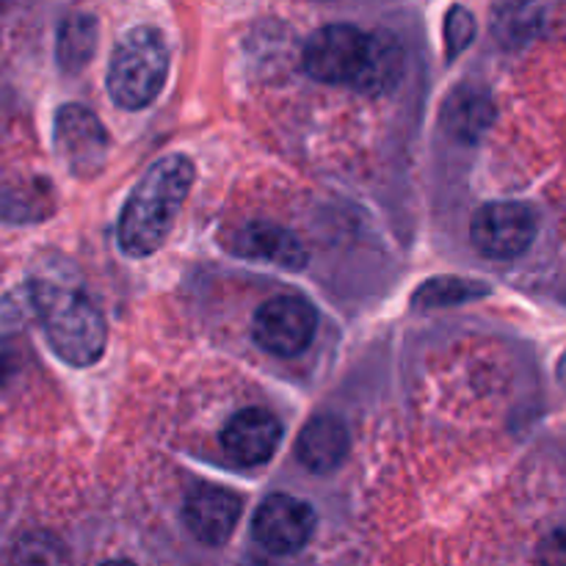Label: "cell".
Wrapping results in <instances>:
<instances>
[{
  "mask_svg": "<svg viewBox=\"0 0 566 566\" xmlns=\"http://www.w3.org/2000/svg\"><path fill=\"white\" fill-rule=\"evenodd\" d=\"M191 186L193 164L186 155H164L155 160L122 208L116 227L122 252L130 258H149L158 252Z\"/></svg>",
  "mask_w": 566,
  "mask_h": 566,
  "instance_id": "cell-1",
  "label": "cell"
},
{
  "mask_svg": "<svg viewBox=\"0 0 566 566\" xmlns=\"http://www.w3.org/2000/svg\"><path fill=\"white\" fill-rule=\"evenodd\" d=\"M33 307H36L48 343L64 363L75 368L94 365L105 352L108 329L99 310L77 291L59 285L33 287Z\"/></svg>",
  "mask_w": 566,
  "mask_h": 566,
  "instance_id": "cell-2",
  "label": "cell"
},
{
  "mask_svg": "<svg viewBox=\"0 0 566 566\" xmlns=\"http://www.w3.org/2000/svg\"><path fill=\"white\" fill-rule=\"evenodd\" d=\"M169 77V42L153 25H138L122 33L111 53L108 86L111 99L125 111H142L153 103Z\"/></svg>",
  "mask_w": 566,
  "mask_h": 566,
  "instance_id": "cell-3",
  "label": "cell"
},
{
  "mask_svg": "<svg viewBox=\"0 0 566 566\" xmlns=\"http://www.w3.org/2000/svg\"><path fill=\"white\" fill-rule=\"evenodd\" d=\"M368 39L348 22H335L310 36L304 48V70L321 83H352L363 72L368 59Z\"/></svg>",
  "mask_w": 566,
  "mask_h": 566,
  "instance_id": "cell-4",
  "label": "cell"
},
{
  "mask_svg": "<svg viewBox=\"0 0 566 566\" xmlns=\"http://www.w3.org/2000/svg\"><path fill=\"white\" fill-rule=\"evenodd\" d=\"M318 315L302 296H274L254 315V340L276 357H296L313 343Z\"/></svg>",
  "mask_w": 566,
  "mask_h": 566,
  "instance_id": "cell-5",
  "label": "cell"
},
{
  "mask_svg": "<svg viewBox=\"0 0 566 566\" xmlns=\"http://www.w3.org/2000/svg\"><path fill=\"white\" fill-rule=\"evenodd\" d=\"M470 238L486 258H520L536 238V216L528 205L492 202L473 216Z\"/></svg>",
  "mask_w": 566,
  "mask_h": 566,
  "instance_id": "cell-6",
  "label": "cell"
},
{
  "mask_svg": "<svg viewBox=\"0 0 566 566\" xmlns=\"http://www.w3.org/2000/svg\"><path fill=\"white\" fill-rule=\"evenodd\" d=\"M108 133L83 105H61L55 114V149L75 177H94L108 160Z\"/></svg>",
  "mask_w": 566,
  "mask_h": 566,
  "instance_id": "cell-7",
  "label": "cell"
},
{
  "mask_svg": "<svg viewBox=\"0 0 566 566\" xmlns=\"http://www.w3.org/2000/svg\"><path fill=\"white\" fill-rule=\"evenodd\" d=\"M254 539L276 556L298 553L315 531V512L293 495H271L252 520Z\"/></svg>",
  "mask_w": 566,
  "mask_h": 566,
  "instance_id": "cell-8",
  "label": "cell"
},
{
  "mask_svg": "<svg viewBox=\"0 0 566 566\" xmlns=\"http://www.w3.org/2000/svg\"><path fill=\"white\" fill-rule=\"evenodd\" d=\"M282 442V426L276 415L269 409H243V412L232 415L230 423L221 431V448L227 457L238 464H263L276 453Z\"/></svg>",
  "mask_w": 566,
  "mask_h": 566,
  "instance_id": "cell-9",
  "label": "cell"
},
{
  "mask_svg": "<svg viewBox=\"0 0 566 566\" xmlns=\"http://www.w3.org/2000/svg\"><path fill=\"white\" fill-rule=\"evenodd\" d=\"M241 497L221 486H199L188 495L182 520L202 545H224L241 520Z\"/></svg>",
  "mask_w": 566,
  "mask_h": 566,
  "instance_id": "cell-10",
  "label": "cell"
},
{
  "mask_svg": "<svg viewBox=\"0 0 566 566\" xmlns=\"http://www.w3.org/2000/svg\"><path fill=\"white\" fill-rule=\"evenodd\" d=\"M227 249L249 260H265V263H276L282 269H302L307 263V252L298 243L293 232L285 227H276L271 221H249L241 224L230 238H227Z\"/></svg>",
  "mask_w": 566,
  "mask_h": 566,
  "instance_id": "cell-11",
  "label": "cell"
},
{
  "mask_svg": "<svg viewBox=\"0 0 566 566\" xmlns=\"http://www.w3.org/2000/svg\"><path fill=\"white\" fill-rule=\"evenodd\" d=\"M348 429L337 418H315L298 434L296 457L310 473H332L348 457Z\"/></svg>",
  "mask_w": 566,
  "mask_h": 566,
  "instance_id": "cell-12",
  "label": "cell"
},
{
  "mask_svg": "<svg viewBox=\"0 0 566 566\" xmlns=\"http://www.w3.org/2000/svg\"><path fill=\"white\" fill-rule=\"evenodd\" d=\"M495 119V103L481 86H457L442 108V125L462 142H475Z\"/></svg>",
  "mask_w": 566,
  "mask_h": 566,
  "instance_id": "cell-13",
  "label": "cell"
},
{
  "mask_svg": "<svg viewBox=\"0 0 566 566\" xmlns=\"http://www.w3.org/2000/svg\"><path fill=\"white\" fill-rule=\"evenodd\" d=\"M403 70V50L396 36L385 31L370 33L368 39V59H365L363 72L354 81V86L365 94L390 92L398 83Z\"/></svg>",
  "mask_w": 566,
  "mask_h": 566,
  "instance_id": "cell-14",
  "label": "cell"
},
{
  "mask_svg": "<svg viewBox=\"0 0 566 566\" xmlns=\"http://www.w3.org/2000/svg\"><path fill=\"white\" fill-rule=\"evenodd\" d=\"M97 48V20L92 14L66 17L59 33V61L66 72H77L88 64Z\"/></svg>",
  "mask_w": 566,
  "mask_h": 566,
  "instance_id": "cell-15",
  "label": "cell"
},
{
  "mask_svg": "<svg viewBox=\"0 0 566 566\" xmlns=\"http://www.w3.org/2000/svg\"><path fill=\"white\" fill-rule=\"evenodd\" d=\"M490 287L481 285V282L470 280H457V276H440V280H431L420 287V293L415 296V302L423 304V307H446V304H459L470 302V298L486 296Z\"/></svg>",
  "mask_w": 566,
  "mask_h": 566,
  "instance_id": "cell-16",
  "label": "cell"
},
{
  "mask_svg": "<svg viewBox=\"0 0 566 566\" xmlns=\"http://www.w3.org/2000/svg\"><path fill=\"white\" fill-rule=\"evenodd\" d=\"M14 566H66V547L50 534H28L11 553Z\"/></svg>",
  "mask_w": 566,
  "mask_h": 566,
  "instance_id": "cell-17",
  "label": "cell"
},
{
  "mask_svg": "<svg viewBox=\"0 0 566 566\" xmlns=\"http://www.w3.org/2000/svg\"><path fill=\"white\" fill-rule=\"evenodd\" d=\"M475 33V22L473 14L462 6H453L446 17V44H448V55H457L462 53L464 48L470 44Z\"/></svg>",
  "mask_w": 566,
  "mask_h": 566,
  "instance_id": "cell-18",
  "label": "cell"
},
{
  "mask_svg": "<svg viewBox=\"0 0 566 566\" xmlns=\"http://www.w3.org/2000/svg\"><path fill=\"white\" fill-rule=\"evenodd\" d=\"M539 566H566V528H556L536 547Z\"/></svg>",
  "mask_w": 566,
  "mask_h": 566,
  "instance_id": "cell-19",
  "label": "cell"
},
{
  "mask_svg": "<svg viewBox=\"0 0 566 566\" xmlns=\"http://www.w3.org/2000/svg\"><path fill=\"white\" fill-rule=\"evenodd\" d=\"M11 374V352L0 343V381Z\"/></svg>",
  "mask_w": 566,
  "mask_h": 566,
  "instance_id": "cell-20",
  "label": "cell"
},
{
  "mask_svg": "<svg viewBox=\"0 0 566 566\" xmlns=\"http://www.w3.org/2000/svg\"><path fill=\"white\" fill-rule=\"evenodd\" d=\"M558 381L566 387V352L562 354V359H558Z\"/></svg>",
  "mask_w": 566,
  "mask_h": 566,
  "instance_id": "cell-21",
  "label": "cell"
},
{
  "mask_svg": "<svg viewBox=\"0 0 566 566\" xmlns=\"http://www.w3.org/2000/svg\"><path fill=\"white\" fill-rule=\"evenodd\" d=\"M99 566H136V564H130V562H105V564H99Z\"/></svg>",
  "mask_w": 566,
  "mask_h": 566,
  "instance_id": "cell-22",
  "label": "cell"
}]
</instances>
